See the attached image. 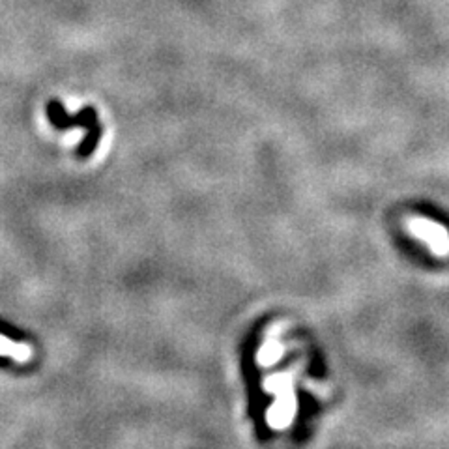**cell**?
Wrapping results in <instances>:
<instances>
[{"label":"cell","mask_w":449,"mask_h":449,"mask_svg":"<svg viewBox=\"0 0 449 449\" xmlns=\"http://www.w3.org/2000/svg\"><path fill=\"white\" fill-rule=\"evenodd\" d=\"M0 336H4L8 337V339H11V341L19 343L27 339V336H25L19 328H16V326L10 324V322H6V320H0Z\"/></svg>","instance_id":"3"},{"label":"cell","mask_w":449,"mask_h":449,"mask_svg":"<svg viewBox=\"0 0 449 449\" xmlns=\"http://www.w3.org/2000/svg\"><path fill=\"white\" fill-rule=\"evenodd\" d=\"M277 354H279V347H277V345H270V347H266L264 350H262V359L268 362V357H276Z\"/></svg>","instance_id":"4"},{"label":"cell","mask_w":449,"mask_h":449,"mask_svg":"<svg viewBox=\"0 0 449 449\" xmlns=\"http://www.w3.org/2000/svg\"><path fill=\"white\" fill-rule=\"evenodd\" d=\"M47 116H49V122L53 124L54 130L59 131L81 128V125L87 128V135H85V139L77 148V156L81 159L92 156L96 147H98L99 137H102V128L98 124V114H96L94 107H85L77 114H68L64 109V103L59 102V99H51L47 103Z\"/></svg>","instance_id":"1"},{"label":"cell","mask_w":449,"mask_h":449,"mask_svg":"<svg viewBox=\"0 0 449 449\" xmlns=\"http://www.w3.org/2000/svg\"><path fill=\"white\" fill-rule=\"evenodd\" d=\"M410 230L438 254L449 253V234L442 225L427 219H412Z\"/></svg>","instance_id":"2"},{"label":"cell","mask_w":449,"mask_h":449,"mask_svg":"<svg viewBox=\"0 0 449 449\" xmlns=\"http://www.w3.org/2000/svg\"><path fill=\"white\" fill-rule=\"evenodd\" d=\"M10 363H11V357L0 356V367H6V365H10Z\"/></svg>","instance_id":"5"}]
</instances>
